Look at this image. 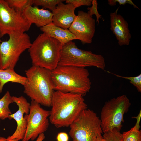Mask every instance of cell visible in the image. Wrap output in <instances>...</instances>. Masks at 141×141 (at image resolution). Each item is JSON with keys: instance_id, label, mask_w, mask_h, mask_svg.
<instances>
[{"instance_id": "6da1fadb", "label": "cell", "mask_w": 141, "mask_h": 141, "mask_svg": "<svg viewBox=\"0 0 141 141\" xmlns=\"http://www.w3.org/2000/svg\"><path fill=\"white\" fill-rule=\"evenodd\" d=\"M83 96L55 90L51 99L49 120L57 128L69 126L84 110L87 109Z\"/></svg>"}, {"instance_id": "7a4b0ae2", "label": "cell", "mask_w": 141, "mask_h": 141, "mask_svg": "<svg viewBox=\"0 0 141 141\" xmlns=\"http://www.w3.org/2000/svg\"><path fill=\"white\" fill-rule=\"evenodd\" d=\"M89 75L88 70L85 68L72 66L58 65L51 71L55 90L83 96L91 88Z\"/></svg>"}, {"instance_id": "3957f363", "label": "cell", "mask_w": 141, "mask_h": 141, "mask_svg": "<svg viewBox=\"0 0 141 141\" xmlns=\"http://www.w3.org/2000/svg\"><path fill=\"white\" fill-rule=\"evenodd\" d=\"M27 80L23 86L24 92L40 105L50 107L55 91L51 71L32 65L25 71Z\"/></svg>"}, {"instance_id": "277c9868", "label": "cell", "mask_w": 141, "mask_h": 141, "mask_svg": "<svg viewBox=\"0 0 141 141\" xmlns=\"http://www.w3.org/2000/svg\"><path fill=\"white\" fill-rule=\"evenodd\" d=\"M62 45L44 33L37 37L28 49L32 65L52 71L58 66Z\"/></svg>"}, {"instance_id": "5b68a950", "label": "cell", "mask_w": 141, "mask_h": 141, "mask_svg": "<svg viewBox=\"0 0 141 141\" xmlns=\"http://www.w3.org/2000/svg\"><path fill=\"white\" fill-rule=\"evenodd\" d=\"M58 65L85 68L95 67L104 70L105 64L104 58L102 55L80 49L75 42L71 41L62 45Z\"/></svg>"}, {"instance_id": "8992f818", "label": "cell", "mask_w": 141, "mask_h": 141, "mask_svg": "<svg viewBox=\"0 0 141 141\" xmlns=\"http://www.w3.org/2000/svg\"><path fill=\"white\" fill-rule=\"evenodd\" d=\"M6 41L0 42V69H14L21 55L31 46L29 35L16 32L9 35Z\"/></svg>"}, {"instance_id": "52a82bcc", "label": "cell", "mask_w": 141, "mask_h": 141, "mask_svg": "<svg viewBox=\"0 0 141 141\" xmlns=\"http://www.w3.org/2000/svg\"><path fill=\"white\" fill-rule=\"evenodd\" d=\"M69 126L72 141H96L98 136L103 133L100 118L89 109L83 110Z\"/></svg>"}, {"instance_id": "ba28073f", "label": "cell", "mask_w": 141, "mask_h": 141, "mask_svg": "<svg viewBox=\"0 0 141 141\" xmlns=\"http://www.w3.org/2000/svg\"><path fill=\"white\" fill-rule=\"evenodd\" d=\"M130 100L125 95L119 96L106 102L101 111L100 118L103 133L116 128L119 131L124 122V116L129 110L131 105Z\"/></svg>"}, {"instance_id": "9c48e42d", "label": "cell", "mask_w": 141, "mask_h": 141, "mask_svg": "<svg viewBox=\"0 0 141 141\" xmlns=\"http://www.w3.org/2000/svg\"><path fill=\"white\" fill-rule=\"evenodd\" d=\"M50 111L42 108L40 105L31 101L28 114L25 116L27 120L26 130L22 141L34 140L40 134L48 130Z\"/></svg>"}, {"instance_id": "30bf717a", "label": "cell", "mask_w": 141, "mask_h": 141, "mask_svg": "<svg viewBox=\"0 0 141 141\" xmlns=\"http://www.w3.org/2000/svg\"><path fill=\"white\" fill-rule=\"evenodd\" d=\"M32 24L19 13L8 5L5 0H0V38L14 32H25Z\"/></svg>"}, {"instance_id": "8fae6325", "label": "cell", "mask_w": 141, "mask_h": 141, "mask_svg": "<svg viewBox=\"0 0 141 141\" xmlns=\"http://www.w3.org/2000/svg\"><path fill=\"white\" fill-rule=\"evenodd\" d=\"M68 30L83 44L91 43L95 32V20L87 13L79 11Z\"/></svg>"}, {"instance_id": "7c38bea8", "label": "cell", "mask_w": 141, "mask_h": 141, "mask_svg": "<svg viewBox=\"0 0 141 141\" xmlns=\"http://www.w3.org/2000/svg\"><path fill=\"white\" fill-rule=\"evenodd\" d=\"M12 99L13 102L17 105L18 109L15 113L10 115L9 119H14L17 123V127L14 133L8 136L7 139L8 140L16 139L19 141L22 140L26 132L27 123L24 114H28L30 103L22 96L18 97L12 96Z\"/></svg>"}, {"instance_id": "4fadbf2b", "label": "cell", "mask_w": 141, "mask_h": 141, "mask_svg": "<svg viewBox=\"0 0 141 141\" xmlns=\"http://www.w3.org/2000/svg\"><path fill=\"white\" fill-rule=\"evenodd\" d=\"M119 7L110 14V29L115 36L119 46L128 45L130 43L131 35L128 22L122 16L118 13Z\"/></svg>"}, {"instance_id": "5bb4252c", "label": "cell", "mask_w": 141, "mask_h": 141, "mask_svg": "<svg viewBox=\"0 0 141 141\" xmlns=\"http://www.w3.org/2000/svg\"><path fill=\"white\" fill-rule=\"evenodd\" d=\"M75 9L72 4L60 3L52 11V23L58 27L68 29L77 16Z\"/></svg>"}, {"instance_id": "9a60e30c", "label": "cell", "mask_w": 141, "mask_h": 141, "mask_svg": "<svg viewBox=\"0 0 141 141\" xmlns=\"http://www.w3.org/2000/svg\"><path fill=\"white\" fill-rule=\"evenodd\" d=\"M22 14L31 24H34L40 28L52 22V12L38 7L30 5L24 10Z\"/></svg>"}, {"instance_id": "2e32d148", "label": "cell", "mask_w": 141, "mask_h": 141, "mask_svg": "<svg viewBox=\"0 0 141 141\" xmlns=\"http://www.w3.org/2000/svg\"><path fill=\"white\" fill-rule=\"evenodd\" d=\"M41 31L47 35L58 40L62 45L77 39L75 36L68 29L58 27L52 22L40 28Z\"/></svg>"}, {"instance_id": "e0dca14e", "label": "cell", "mask_w": 141, "mask_h": 141, "mask_svg": "<svg viewBox=\"0 0 141 141\" xmlns=\"http://www.w3.org/2000/svg\"><path fill=\"white\" fill-rule=\"evenodd\" d=\"M27 80L26 77L17 73L14 69H0V94L2 93L4 85L9 82L18 83L24 86Z\"/></svg>"}, {"instance_id": "ac0fdd59", "label": "cell", "mask_w": 141, "mask_h": 141, "mask_svg": "<svg viewBox=\"0 0 141 141\" xmlns=\"http://www.w3.org/2000/svg\"><path fill=\"white\" fill-rule=\"evenodd\" d=\"M13 102L12 96L9 91H7L0 99V119H9L10 115L12 114L9 105Z\"/></svg>"}, {"instance_id": "d6986e66", "label": "cell", "mask_w": 141, "mask_h": 141, "mask_svg": "<svg viewBox=\"0 0 141 141\" xmlns=\"http://www.w3.org/2000/svg\"><path fill=\"white\" fill-rule=\"evenodd\" d=\"M8 5L16 11L22 14L28 6L33 5V0H5Z\"/></svg>"}, {"instance_id": "ffe728a7", "label": "cell", "mask_w": 141, "mask_h": 141, "mask_svg": "<svg viewBox=\"0 0 141 141\" xmlns=\"http://www.w3.org/2000/svg\"><path fill=\"white\" fill-rule=\"evenodd\" d=\"M122 141H141V131L135 126L122 134Z\"/></svg>"}, {"instance_id": "44dd1931", "label": "cell", "mask_w": 141, "mask_h": 141, "mask_svg": "<svg viewBox=\"0 0 141 141\" xmlns=\"http://www.w3.org/2000/svg\"><path fill=\"white\" fill-rule=\"evenodd\" d=\"M65 1L62 0H33L34 6H41L52 11L60 3Z\"/></svg>"}, {"instance_id": "7402d4cb", "label": "cell", "mask_w": 141, "mask_h": 141, "mask_svg": "<svg viewBox=\"0 0 141 141\" xmlns=\"http://www.w3.org/2000/svg\"><path fill=\"white\" fill-rule=\"evenodd\" d=\"M103 137L106 141H122V134L116 128L104 133Z\"/></svg>"}, {"instance_id": "603a6c76", "label": "cell", "mask_w": 141, "mask_h": 141, "mask_svg": "<svg viewBox=\"0 0 141 141\" xmlns=\"http://www.w3.org/2000/svg\"><path fill=\"white\" fill-rule=\"evenodd\" d=\"M107 72L110 73L121 78H124L129 80L131 83L133 84L136 88L138 92H141V74L134 77H127L119 75L112 73L109 71Z\"/></svg>"}, {"instance_id": "cb8c5ba5", "label": "cell", "mask_w": 141, "mask_h": 141, "mask_svg": "<svg viewBox=\"0 0 141 141\" xmlns=\"http://www.w3.org/2000/svg\"><path fill=\"white\" fill-rule=\"evenodd\" d=\"M92 6L88 7L87 8L88 10L87 13L92 16L93 15L96 16V22L98 24L99 23V19L101 18V15L99 14L97 10L98 3L96 0H92Z\"/></svg>"}, {"instance_id": "d4e9b609", "label": "cell", "mask_w": 141, "mask_h": 141, "mask_svg": "<svg viewBox=\"0 0 141 141\" xmlns=\"http://www.w3.org/2000/svg\"><path fill=\"white\" fill-rule=\"evenodd\" d=\"M92 0H66L67 4H72L76 8L82 6H90L92 5Z\"/></svg>"}, {"instance_id": "484cf974", "label": "cell", "mask_w": 141, "mask_h": 141, "mask_svg": "<svg viewBox=\"0 0 141 141\" xmlns=\"http://www.w3.org/2000/svg\"><path fill=\"white\" fill-rule=\"evenodd\" d=\"M108 2L109 5L111 6L115 5L117 2L120 5H124L126 4H128L132 5L134 8L140 10L131 0H108Z\"/></svg>"}, {"instance_id": "4316f807", "label": "cell", "mask_w": 141, "mask_h": 141, "mask_svg": "<svg viewBox=\"0 0 141 141\" xmlns=\"http://www.w3.org/2000/svg\"><path fill=\"white\" fill-rule=\"evenodd\" d=\"M56 139L57 141H68L69 137L66 133L61 132L58 133Z\"/></svg>"}, {"instance_id": "83f0119b", "label": "cell", "mask_w": 141, "mask_h": 141, "mask_svg": "<svg viewBox=\"0 0 141 141\" xmlns=\"http://www.w3.org/2000/svg\"><path fill=\"white\" fill-rule=\"evenodd\" d=\"M141 118V111L140 110L138 115L136 117H133L132 118H135L136 119L137 121L134 126L139 129L140 127V121Z\"/></svg>"}, {"instance_id": "f1b7e54d", "label": "cell", "mask_w": 141, "mask_h": 141, "mask_svg": "<svg viewBox=\"0 0 141 141\" xmlns=\"http://www.w3.org/2000/svg\"><path fill=\"white\" fill-rule=\"evenodd\" d=\"M45 138V136L44 133H42L38 136L36 141H43Z\"/></svg>"}, {"instance_id": "f546056e", "label": "cell", "mask_w": 141, "mask_h": 141, "mask_svg": "<svg viewBox=\"0 0 141 141\" xmlns=\"http://www.w3.org/2000/svg\"><path fill=\"white\" fill-rule=\"evenodd\" d=\"M0 141H19V140L16 139L8 140L7 138L4 137H0Z\"/></svg>"}, {"instance_id": "4dcf8cb0", "label": "cell", "mask_w": 141, "mask_h": 141, "mask_svg": "<svg viewBox=\"0 0 141 141\" xmlns=\"http://www.w3.org/2000/svg\"><path fill=\"white\" fill-rule=\"evenodd\" d=\"M96 141H106V140L103 138L102 134H100L98 136Z\"/></svg>"}, {"instance_id": "1f68e13d", "label": "cell", "mask_w": 141, "mask_h": 141, "mask_svg": "<svg viewBox=\"0 0 141 141\" xmlns=\"http://www.w3.org/2000/svg\"><path fill=\"white\" fill-rule=\"evenodd\" d=\"M1 40L0 39V42H1Z\"/></svg>"}]
</instances>
